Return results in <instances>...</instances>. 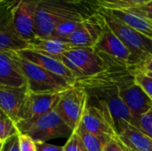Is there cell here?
I'll use <instances>...</instances> for the list:
<instances>
[{
  "mask_svg": "<svg viewBox=\"0 0 152 151\" xmlns=\"http://www.w3.org/2000/svg\"><path fill=\"white\" fill-rule=\"evenodd\" d=\"M92 3L73 4L62 0H39L36 17L35 33L37 37H53L56 26L67 20H82L98 10Z\"/></svg>",
  "mask_w": 152,
  "mask_h": 151,
  "instance_id": "1",
  "label": "cell"
},
{
  "mask_svg": "<svg viewBox=\"0 0 152 151\" xmlns=\"http://www.w3.org/2000/svg\"><path fill=\"white\" fill-rule=\"evenodd\" d=\"M103 16L107 25L122 41L130 52L128 69H134L133 72L141 70L143 64L152 57V39L127 26L109 10L98 8Z\"/></svg>",
  "mask_w": 152,
  "mask_h": 151,
  "instance_id": "2",
  "label": "cell"
},
{
  "mask_svg": "<svg viewBox=\"0 0 152 151\" xmlns=\"http://www.w3.org/2000/svg\"><path fill=\"white\" fill-rule=\"evenodd\" d=\"M16 61L20 71L26 81V85L30 93H61L75 85L65 78L57 76L39 67L37 64L23 59L17 53Z\"/></svg>",
  "mask_w": 152,
  "mask_h": 151,
  "instance_id": "3",
  "label": "cell"
},
{
  "mask_svg": "<svg viewBox=\"0 0 152 151\" xmlns=\"http://www.w3.org/2000/svg\"><path fill=\"white\" fill-rule=\"evenodd\" d=\"M16 125L19 133L28 135L37 142H46L53 139L69 137L73 133L55 109L31 122L19 123Z\"/></svg>",
  "mask_w": 152,
  "mask_h": 151,
  "instance_id": "4",
  "label": "cell"
},
{
  "mask_svg": "<svg viewBox=\"0 0 152 151\" xmlns=\"http://www.w3.org/2000/svg\"><path fill=\"white\" fill-rule=\"evenodd\" d=\"M59 60L74 73L77 79L96 77L109 69L95 50L91 47H73L61 55Z\"/></svg>",
  "mask_w": 152,
  "mask_h": 151,
  "instance_id": "5",
  "label": "cell"
},
{
  "mask_svg": "<svg viewBox=\"0 0 152 151\" xmlns=\"http://www.w3.org/2000/svg\"><path fill=\"white\" fill-rule=\"evenodd\" d=\"M87 103L88 93L86 90L75 84V85L61 93L60 101L54 109L68 126L75 131L81 123Z\"/></svg>",
  "mask_w": 152,
  "mask_h": 151,
  "instance_id": "6",
  "label": "cell"
},
{
  "mask_svg": "<svg viewBox=\"0 0 152 151\" xmlns=\"http://www.w3.org/2000/svg\"><path fill=\"white\" fill-rule=\"evenodd\" d=\"M20 0H0V53L28 49L15 27L13 13Z\"/></svg>",
  "mask_w": 152,
  "mask_h": 151,
  "instance_id": "7",
  "label": "cell"
},
{
  "mask_svg": "<svg viewBox=\"0 0 152 151\" xmlns=\"http://www.w3.org/2000/svg\"><path fill=\"white\" fill-rule=\"evenodd\" d=\"M95 98L102 101L110 115L115 133L118 136L126 127L130 124L138 128V119L134 118L131 111L120 97L118 93V85L114 87H108L106 89L99 90L95 94Z\"/></svg>",
  "mask_w": 152,
  "mask_h": 151,
  "instance_id": "8",
  "label": "cell"
},
{
  "mask_svg": "<svg viewBox=\"0 0 152 151\" xmlns=\"http://www.w3.org/2000/svg\"><path fill=\"white\" fill-rule=\"evenodd\" d=\"M94 49L108 68L112 65L128 69L130 52L107 23Z\"/></svg>",
  "mask_w": 152,
  "mask_h": 151,
  "instance_id": "9",
  "label": "cell"
},
{
  "mask_svg": "<svg viewBox=\"0 0 152 151\" xmlns=\"http://www.w3.org/2000/svg\"><path fill=\"white\" fill-rule=\"evenodd\" d=\"M80 125L89 133L98 136L108 138L117 136L110 112L106 105L99 100L96 105L88 101Z\"/></svg>",
  "mask_w": 152,
  "mask_h": 151,
  "instance_id": "10",
  "label": "cell"
},
{
  "mask_svg": "<svg viewBox=\"0 0 152 151\" xmlns=\"http://www.w3.org/2000/svg\"><path fill=\"white\" fill-rule=\"evenodd\" d=\"M105 25L106 21L103 16L97 10V12L84 19L75 31L64 41L73 47L94 48L100 38Z\"/></svg>",
  "mask_w": 152,
  "mask_h": 151,
  "instance_id": "11",
  "label": "cell"
},
{
  "mask_svg": "<svg viewBox=\"0 0 152 151\" xmlns=\"http://www.w3.org/2000/svg\"><path fill=\"white\" fill-rule=\"evenodd\" d=\"M28 94L27 85L21 87L0 85V111L16 125L23 119Z\"/></svg>",
  "mask_w": 152,
  "mask_h": 151,
  "instance_id": "12",
  "label": "cell"
},
{
  "mask_svg": "<svg viewBox=\"0 0 152 151\" xmlns=\"http://www.w3.org/2000/svg\"><path fill=\"white\" fill-rule=\"evenodd\" d=\"M118 93L134 118L138 119L142 114L152 109V100L142 88L134 81H124L118 85Z\"/></svg>",
  "mask_w": 152,
  "mask_h": 151,
  "instance_id": "13",
  "label": "cell"
},
{
  "mask_svg": "<svg viewBox=\"0 0 152 151\" xmlns=\"http://www.w3.org/2000/svg\"><path fill=\"white\" fill-rule=\"evenodd\" d=\"M39 0H20L13 19L20 36L28 44L37 36L35 33V17Z\"/></svg>",
  "mask_w": 152,
  "mask_h": 151,
  "instance_id": "14",
  "label": "cell"
},
{
  "mask_svg": "<svg viewBox=\"0 0 152 151\" xmlns=\"http://www.w3.org/2000/svg\"><path fill=\"white\" fill-rule=\"evenodd\" d=\"M61 93H34L28 91L24 109L23 119L20 123L31 122L54 109L60 101Z\"/></svg>",
  "mask_w": 152,
  "mask_h": 151,
  "instance_id": "15",
  "label": "cell"
},
{
  "mask_svg": "<svg viewBox=\"0 0 152 151\" xmlns=\"http://www.w3.org/2000/svg\"><path fill=\"white\" fill-rule=\"evenodd\" d=\"M16 53L23 59L31 61L38 65L39 67L65 78L72 85L76 84L77 79V77L69 69H68L64 65V63L61 60L31 49H24Z\"/></svg>",
  "mask_w": 152,
  "mask_h": 151,
  "instance_id": "16",
  "label": "cell"
},
{
  "mask_svg": "<svg viewBox=\"0 0 152 151\" xmlns=\"http://www.w3.org/2000/svg\"><path fill=\"white\" fill-rule=\"evenodd\" d=\"M0 85L12 87L26 85L16 61V52L0 53Z\"/></svg>",
  "mask_w": 152,
  "mask_h": 151,
  "instance_id": "17",
  "label": "cell"
},
{
  "mask_svg": "<svg viewBox=\"0 0 152 151\" xmlns=\"http://www.w3.org/2000/svg\"><path fill=\"white\" fill-rule=\"evenodd\" d=\"M72 48L73 46L70 45L69 43L59 38H42L36 36L32 41L28 43V49H31L59 59L61 55Z\"/></svg>",
  "mask_w": 152,
  "mask_h": 151,
  "instance_id": "18",
  "label": "cell"
},
{
  "mask_svg": "<svg viewBox=\"0 0 152 151\" xmlns=\"http://www.w3.org/2000/svg\"><path fill=\"white\" fill-rule=\"evenodd\" d=\"M118 137L131 151H152V138L130 124Z\"/></svg>",
  "mask_w": 152,
  "mask_h": 151,
  "instance_id": "19",
  "label": "cell"
},
{
  "mask_svg": "<svg viewBox=\"0 0 152 151\" xmlns=\"http://www.w3.org/2000/svg\"><path fill=\"white\" fill-rule=\"evenodd\" d=\"M122 22L152 39V21L129 10H109Z\"/></svg>",
  "mask_w": 152,
  "mask_h": 151,
  "instance_id": "20",
  "label": "cell"
},
{
  "mask_svg": "<svg viewBox=\"0 0 152 151\" xmlns=\"http://www.w3.org/2000/svg\"><path fill=\"white\" fill-rule=\"evenodd\" d=\"M75 131L79 134L87 151H103L106 144L110 140V138L102 137L89 133L81 125H79L77 129Z\"/></svg>",
  "mask_w": 152,
  "mask_h": 151,
  "instance_id": "21",
  "label": "cell"
},
{
  "mask_svg": "<svg viewBox=\"0 0 152 151\" xmlns=\"http://www.w3.org/2000/svg\"><path fill=\"white\" fill-rule=\"evenodd\" d=\"M151 0H95L99 8L107 10H128L142 5Z\"/></svg>",
  "mask_w": 152,
  "mask_h": 151,
  "instance_id": "22",
  "label": "cell"
},
{
  "mask_svg": "<svg viewBox=\"0 0 152 151\" xmlns=\"http://www.w3.org/2000/svg\"><path fill=\"white\" fill-rule=\"evenodd\" d=\"M18 133L19 130L16 124L0 111V142H4Z\"/></svg>",
  "mask_w": 152,
  "mask_h": 151,
  "instance_id": "23",
  "label": "cell"
},
{
  "mask_svg": "<svg viewBox=\"0 0 152 151\" xmlns=\"http://www.w3.org/2000/svg\"><path fill=\"white\" fill-rule=\"evenodd\" d=\"M82 20H67L61 21V23H59L56 26V28L54 29V32H53V37L59 38V39H61V40H65L68 36H69L75 31V29L78 27L79 23Z\"/></svg>",
  "mask_w": 152,
  "mask_h": 151,
  "instance_id": "24",
  "label": "cell"
},
{
  "mask_svg": "<svg viewBox=\"0 0 152 151\" xmlns=\"http://www.w3.org/2000/svg\"><path fill=\"white\" fill-rule=\"evenodd\" d=\"M134 81L142 88L146 94L152 100V78L147 76L143 71H136L133 73Z\"/></svg>",
  "mask_w": 152,
  "mask_h": 151,
  "instance_id": "25",
  "label": "cell"
},
{
  "mask_svg": "<svg viewBox=\"0 0 152 151\" xmlns=\"http://www.w3.org/2000/svg\"><path fill=\"white\" fill-rule=\"evenodd\" d=\"M63 151H87L77 131H73L69 137L67 142L63 146Z\"/></svg>",
  "mask_w": 152,
  "mask_h": 151,
  "instance_id": "26",
  "label": "cell"
},
{
  "mask_svg": "<svg viewBox=\"0 0 152 151\" xmlns=\"http://www.w3.org/2000/svg\"><path fill=\"white\" fill-rule=\"evenodd\" d=\"M137 129L152 138V109L139 117Z\"/></svg>",
  "mask_w": 152,
  "mask_h": 151,
  "instance_id": "27",
  "label": "cell"
},
{
  "mask_svg": "<svg viewBox=\"0 0 152 151\" xmlns=\"http://www.w3.org/2000/svg\"><path fill=\"white\" fill-rule=\"evenodd\" d=\"M18 142L20 151H37L35 141L28 135L19 133Z\"/></svg>",
  "mask_w": 152,
  "mask_h": 151,
  "instance_id": "28",
  "label": "cell"
},
{
  "mask_svg": "<svg viewBox=\"0 0 152 151\" xmlns=\"http://www.w3.org/2000/svg\"><path fill=\"white\" fill-rule=\"evenodd\" d=\"M103 151H131L120 140L118 136L110 138V140L106 144Z\"/></svg>",
  "mask_w": 152,
  "mask_h": 151,
  "instance_id": "29",
  "label": "cell"
},
{
  "mask_svg": "<svg viewBox=\"0 0 152 151\" xmlns=\"http://www.w3.org/2000/svg\"><path fill=\"white\" fill-rule=\"evenodd\" d=\"M128 10L132 11L134 12H136L140 15H142L152 21V0L147 2L146 4H144L142 5L134 7V8L128 9Z\"/></svg>",
  "mask_w": 152,
  "mask_h": 151,
  "instance_id": "30",
  "label": "cell"
},
{
  "mask_svg": "<svg viewBox=\"0 0 152 151\" xmlns=\"http://www.w3.org/2000/svg\"><path fill=\"white\" fill-rule=\"evenodd\" d=\"M18 134L14 135V136L9 138L8 140H6L5 142H4L2 148H1V151H20Z\"/></svg>",
  "mask_w": 152,
  "mask_h": 151,
  "instance_id": "31",
  "label": "cell"
},
{
  "mask_svg": "<svg viewBox=\"0 0 152 151\" xmlns=\"http://www.w3.org/2000/svg\"><path fill=\"white\" fill-rule=\"evenodd\" d=\"M36 142L37 151H63V147L49 144L46 142Z\"/></svg>",
  "mask_w": 152,
  "mask_h": 151,
  "instance_id": "32",
  "label": "cell"
},
{
  "mask_svg": "<svg viewBox=\"0 0 152 151\" xmlns=\"http://www.w3.org/2000/svg\"><path fill=\"white\" fill-rule=\"evenodd\" d=\"M139 71H151L152 72V57H151L142 67L141 70Z\"/></svg>",
  "mask_w": 152,
  "mask_h": 151,
  "instance_id": "33",
  "label": "cell"
},
{
  "mask_svg": "<svg viewBox=\"0 0 152 151\" xmlns=\"http://www.w3.org/2000/svg\"><path fill=\"white\" fill-rule=\"evenodd\" d=\"M65 2H69V3H73V4H82V3H92V4H95L94 0H62Z\"/></svg>",
  "mask_w": 152,
  "mask_h": 151,
  "instance_id": "34",
  "label": "cell"
},
{
  "mask_svg": "<svg viewBox=\"0 0 152 151\" xmlns=\"http://www.w3.org/2000/svg\"><path fill=\"white\" fill-rule=\"evenodd\" d=\"M147 76H149L150 77H151L152 78V72H151V71H143Z\"/></svg>",
  "mask_w": 152,
  "mask_h": 151,
  "instance_id": "35",
  "label": "cell"
},
{
  "mask_svg": "<svg viewBox=\"0 0 152 151\" xmlns=\"http://www.w3.org/2000/svg\"><path fill=\"white\" fill-rule=\"evenodd\" d=\"M2 145H3V142H0V147H1Z\"/></svg>",
  "mask_w": 152,
  "mask_h": 151,
  "instance_id": "36",
  "label": "cell"
},
{
  "mask_svg": "<svg viewBox=\"0 0 152 151\" xmlns=\"http://www.w3.org/2000/svg\"><path fill=\"white\" fill-rule=\"evenodd\" d=\"M1 148H2V146H1V147H0V151H1Z\"/></svg>",
  "mask_w": 152,
  "mask_h": 151,
  "instance_id": "37",
  "label": "cell"
},
{
  "mask_svg": "<svg viewBox=\"0 0 152 151\" xmlns=\"http://www.w3.org/2000/svg\"><path fill=\"white\" fill-rule=\"evenodd\" d=\"M94 1H95V0H94Z\"/></svg>",
  "mask_w": 152,
  "mask_h": 151,
  "instance_id": "38",
  "label": "cell"
}]
</instances>
